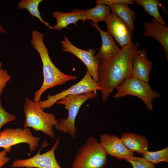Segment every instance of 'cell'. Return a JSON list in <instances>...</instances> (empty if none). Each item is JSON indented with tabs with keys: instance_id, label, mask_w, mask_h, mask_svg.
I'll use <instances>...</instances> for the list:
<instances>
[{
	"instance_id": "d4e9b609",
	"label": "cell",
	"mask_w": 168,
	"mask_h": 168,
	"mask_svg": "<svg viewBox=\"0 0 168 168\" xmlns=\"http://www.w3.org/2000/svg\"><path fill=\"white\" fill-rule=\"evenodd\" d=\"M11 78L7 70L2 68L0 69V96Z\"/></svg>"
},
{
	"instance_id": "7a4b0ae2",
	"label": "cell",
	"mask_w": 168,
	"mask_h": 168,
	"mask_svg": "<svg viewBox=\"0 0 168 168\" xmlns=\"http://www.w3.org/2000/svg\"><path fill=\"white\" fill-rule=\"evenodd\" d=\"M44 37L43 33L36 30L31 34V44L38 52L43 65V82L40 89L35 91L33 99L37 102L41 100L42 94L47 89L76 79V76L66 74L54 65L49 56V49L44 44Z\"/></svg>"
},
{
	"instance_id": "52a82bcc",
	"label": "cell",
	"mask_w": 168,
	"mask_h": 168,
	"mask_svg": "<svg viewBox=\"0 0 168 168\" xmlns=\"http://www.w3.org/2000/svg\"><path fill=\"white\" fill-rule=\"evenodd\" d=\"M40 140L39 137L33 135L28 128H7L0 132V147L6 152L11 151L12 146L21 143L27 144L31 152L36 150Z\"/></svg>"
},
{
	"instance_id": "44dd1931",
	"label": "cell",
	"mask_w": 168,
	"mask_h": 168,
	"mask_svg": "<svg viewBox=\"0 0 168 168\" xmlns=\"http://www.w3.org/2000/svg\"><path fill=\"white\" fill-rule=\"evenodd\" d=\"M42 1V0H21L18 2L17 6L20 10L25 9L27 10L32 16L37 18L46 26L51 29V26L49 23L43 20L38 9L39 5Z\"/></svg>"
},
{
	"instance_id": "e0dca14e",
	"label": "cell",
	"mask_w": 168,
	"mask_h": 168,
	"mask_svg": "<svg viewBox=\"0 0 168 168\" xmlns=\"http://www.w3.org/2000/svg\"><path fill=\"white\" fill-rule=\"evenodd\" d=\"M121 139L126 147L130 151L142 154L148 149V140L145 137L132 133H125Z\"/></svg>"
},
{
	"instance_id": "4316f807",
	"label": "cell",
	"mask_w": 168,
	"mask_h": 168,
	"mask_svg": "<svg viewBox=\"0 0 168 168\" xmlns=\"http://www.w3.org/2000/svg\"><path fill=\"white\" fill-rule=\"evenodd\" d=\"M7 152L4 150L0 151V168L8 163L9 160L8 157L7 156Z\"/></svg>"
},
{
	"instance_id": "83f0119b",
	"label": "cell",
	"mask_w": 168,
	"mask_h": 168,
	"mask_svg": "<svg viewBox=\"0 0 168 168\" xmlns=\"http://www.w3.org/2000/svg\"><path fill=\"white\" fill-rule=\"evenodd\" d=\"M6 32V30L2 27L0 24V33L2 34H4Z\"/></svg>"
},
{
	"instance_id": "30bf717a",
	"label": "cell",
	"mask_w": 168,
	"mask_h": 168,
	"mask_svg": "<svg viewBox=\"0 0 168 168\" xmlns=\"http://www.w3.org/2000/svg\"><path fill=\"white\" fill-rule=\"evenodd\" d=\"M60 137L52 148L41 154L40 151L34 156L27 159H17L14 161L12 166L13 168L32 167L36 168H62L56 161L55 151L59 142Z\"/></svg>"
},
{
	"instance_id": "ffe728a7",
	"label": "cell",
	"mask_w": 168,
	"mask_h": 168,
	"mask_svg": "<svg viewBox=\"0 0 168 168\" xmlns=\"http://www.w3.org/2000/svg\"><path fill=\"white\" fill-rule=\"evenodd\" d=\"M85 10L86 20H90L95 24L100 21L105 22L111 13L109 6L101 3H96L94 7Z\"/></svg>"
},
{
	"instance_id": "f1b7e54d",
	"label": "cell",
	"mask_w": 168,
	"mask_h": 168,
	"mask_svg": "<svg viewBox=\"0 0 168 168\" xmlns=\"http://www.w3.org/2000/svg\"><path fill=\"white\" fill-rule=\"evenodd\" d=\"M2 65L3 64H2V63L0 61V69L2 68Z\"/></svg>"
},
{
	"instance_id": "7402d4cb",
	"label": "cell",
	"mask_w": 168,
	"mask_h": 168,
	"mask_svg": "<svg viewBox=\"0 0 168 168\" xmlns=\"http://www.w3.org/2000/svg\"><path fill=\"white\" fill-rule=\"evenodd\" d=\"M143 157L153 165L161 162H168V147L155 152L146 151L142 154Z\"/></svg>"
},
{
	"instance_id": "277c9868",
	"label": "cell",
	"mask_w": 168,
	"mask_h": 168,
	"mask_svg": "<svg viewBox=\"0 0 168 168\" xmlns=\"http://www.w3.org/2000/svg\"><path fill=\"white\" fill-rule=\"evenodd\" d=\"M107 154L100 142L91 136L79 149L71 168H103Z\"/></svg>"
},
{
	"instance_id": "ac0fdd59",
	"label": "cell",
	"mask_w": 168,
	"mask_h": 168,
	"mask_svg": "<svg viewBox=\"0 0 168 168\" xmlns=\"http://www.w3.org/2000/svg\"><path fill=\"white\" fill-rule=\"evenodd\" d=\"M109 7L111 12L124 21L133 31L135 30L134 22L136 18V13L130 9L128 4L124 3H113Z\"/></svg>"
},
{
	"instance_id": "4fadbf2b",
	"label": "cell",
	"mask_w": 168,
	"mask_h": 168,
	"mask_svg": "<svg viewBox=\"0 0 168 168\" xmlns=\"http://www.w3.org/2000/svg\"><path fill=\"white\" fill-rule=\"evenodd\" d=\"M147 53L145 49L136 50L133 61L131 77L148 82L153 63L148 59Z\"/></svg>"
},
{
	"instance_id": "5bb4252c",
	"label": "cell",
	"mask_w": 168,
	"mask_h": 168,
	"mask_svg": "<svg viewBox=\"0 0 168 168\" xmlns=\"http://www.w3.org/2000/svg\"><path fill=\"white\" fill-rule=\"evenodd\" d=\"M143 34L145 37H151L156 40L162 46L168 59V27L161 24L154 18L150 22H146L143 25Z\"/></svg>"
},
{
	"instance_id": "f546056e",
	"label": "cell",
	"mask_w": 168,
	"mask_h": 168,
	"mask_svg": "<svg viewBox=\"0 0 168 168\" xmlns=\"http://www.w3.org/2000/svg\"><path fill=\"white\" fill-rule=\"evenodd\" d=\"M26 168H33V167H26Z\"/></svg>"
},
{
	"instance_id": "9c48e42d",
	"label": "cell",
	"mask_w": 168,
	"mask_h": 168,
	"mask_svg": "<svg viewBox=\"0 0 168 168\" xmlns=\"http://www.w3.org/2000/svg\"><path fill=\"white\" fill-rule=\"evenodd\" d=\"M61 43L62 50L64 52L70 53L81 60L86 66L93 79L99 83L98 76V68L101 60L95 56L96 52L99 50L91 48L88 50H84L74 45L67 36H64Z\"/></svg>"
},
{
	"instance_id": "7c38bea8",
	"label": "cell",
	"mask_w": 168,
	"mask_h": 168,
	"mask_svg": "<svg viewBox=\"0 0 168 168\" xmlns=\"http://www.w3.org/2000/svg\"><path fill=\"white\" fill-rule=\"evenodd\" d=\"M100 138L107 154L110 156L119 159H125L134 155L126 147L121 138L115 135L104 133L101 135Z\"/></svg>"
},
{
	"instance_id": "5b68a950",
	"label": "cell",
	"mask_w": 168,
	"mask_h": 168,
	"mask_svg": "<svg viewBox=\"0 0 168 168\" xmlns=\"http://www.w3.org/2000/svg\"><path fill=\"white\" fill-rule=\"evenodd\" d=\"M97 96L96 91L77 95H69L58 100L56 103L65 106L68 112L67 119L62 118L58 120L55 126L58 131L68 133L73 138L77 133L75 128V120L82 105L89 99L95 98Z\"/></svg>"
},
{
	"instance_id": "ba28073f",
	"label": "cell",
	"mask_w": 168,
	"mask_h": 168,
	"mask_svg": "<svg viewBox=\"0 0 168 168\" xmlns=\"http://www.w3.org/2000/svg\"><path fill=\"white\" fill-rule=\"evenodd\" d=\"M99 83L96 82L87 70L86 73L82 79L76 84L72 85L68 88L54 95H48L47 99L40 101V106L43 110L50 108L56 102L69 95H77L97 90L101 91Z\"/></svg>"
},
{
	"instance_id": "3957f363",
	"label": "cell",
	"mask_w": 168,
	"mask_h": 168,
	"mask_svg": "<svg viewBox=\"0 0 168 168\" xmlns=\"http://www.w3.org/2000/svg\"><path fill=\"white\" fill-rule=\"evenodd\" d=\"M24 112L25 119L23 128L30 127L36 132L41 131L53 139V127L58 122L54 114L45 112L37 102L28 97L25 99Z\"/></svg>"
},
{
	"instance_id": "6da1fadb",
	"label": "cell",
	"mask_w": 168,
	"mask_h": 168,
	"mask_svg": "<svg viewBox=\"0 0 168 168\" xmlns=\"http://www.w3.org/2000/svg\"><path fill=\"white\" fill-rule=\"evenodd\" d=\"M139 44L138 42L132 43L121 48L115 56L100 62L98 76L104 103L116 86L131 77L134 54Z\"/></svg>"
},
{
	"instance_id": "8992f818",
	"label": "cell",
	"mask_w": 168,
	"mask_h": 168,
	"mask_svg": "<svg viewBox=\"0 0 168 168\" xmlns=\"http://www.w3.org/2000/svg\"><path fill=\"white\" fill-rule=\"evenodd\" d=\"M117 92L114 95V98L124 97L131 95L140 99L149 110L153 109L152 101L160 97L161 95L153 90L148 82L130 77L115 87Z\"/></svg>"
},
{
	"instance_id": "603a6c76",
	"label": "cell",
	"mask_w": 168,
	"mask_h": 168,
	"mask_svg": "<svg viewBox=\"0 0 168 168\" xmlns=\"http://www.w3.org/2000/svg\"><path fill=\"white\" fill-rule=\"evenodd\" d=\"M125 159L131 164L133 168H156L154 165L143 157L133 156L128 157Z\"/></svg>"
},
{
	"instance_id": "8fae6325",
	"label": "cell",
	"mask_w": 168,
	"mask_h": 168,
	"mask_svg": "<svg viewBox=\"0 0 168 168\" xmlns=\"http://www.w3.org/2000/svg\"><path fill=\"white\" fill-rule=\"evenodd\" d=\"M105 22L107 31L121 48L132 44L133 31L124 21L111 12Z\"/></svg>"
},
{
	"instance_id": "484cf974",
	"label": "cell",
	"mask_w": 168,
	"mask_h": 168,
	"mask_svg": "<svg viewBox=\"0 0 168 168\" xmlns=\"http://www.w3.org/2000/svg\"><path fill=\"white\" fill-rule=\"evenodd\" d=\"M124 3L128 5H133L134 2L133 0H96V3H101L109 6L113 3Z\"/></svg>"
},
{
	"instance_id": "9a60e30c",
	"label": "cell",
	"mask_w": 168,
	"mask_h": 168,
	"mask_svg": "<svg viewBox=\"0 0 168 168\" xmlns=\"http://www.w3.org/2000/svg\"><path fill=\"white\" fill-rule=\"evenodd\" d=\"M52 16L56 19L57 23L51 26V29L58 31L68 27V26L70 24H73L77 26V23L79 20H82L83 24L86 21L85 9H76L68 13L56 11L53 12Z\"/></svg>"
},
{
	"instance_id": "d6986e66",
	"label": "cell",
	"mask_w": 168,
	"mask_h": 168,
	"mask_svg": "<svg viewBox=\"0 0 168 168\" xmlns=\"http://www.w3.org/2000/svg\"><path fill=\"white\" fill-rule=\"evenodd\" d=\"M133 1L138 6H142L143 10L158 22L166 25L159 13V6L161 7L163 10L167 13V11L158 0H134Z\"/></svg>"
},
{
	"instance_id": "2e32d148",
	"label": "cell",
	"mask_w": 168,
	"mask_h": 168,
	"mask_svg": "<svg viewBox=\"0 0 168 168\" xmlns=\"http://www.w3.org/2000/svg\"><path fill=\"white\" fill-rule=\"evenodd\" d=\"M90 23L98 30L102 40V45L100 49L98 52L95 54L96 58L103 60L116 55L121 49L116 44L113 37L107 31H105L101 29L98 24H94L92 22Z\"/></svg>"
},
{
	"instance_id": "cb8c5ba5",
	"label": "cell",
	"mask_w": 168,
	"mask_h": 168,
	"mask_svg": "<svg viewBox=\"0 0 168 168\" xmlns=\"http://www.w3.org/2000/svg\"><path fill=\"white\" fill-rule=\"evenodd\" d=\"M16 119L14 114L9 113L3 108L2 105V100L0 98V130L3 125L16 120Z\"/></svg>"
},
{
	"instance_id": "4dcf8cb0",
	"label": "cell",
	"mask_w": 168,
	"mask_h": 168,
	"mask_svg": "<svg viewBox=\"0 0 168 168\" xmlns=\"http://www.w3.org/2000/svg\"></svg>"
}]
</instances>
